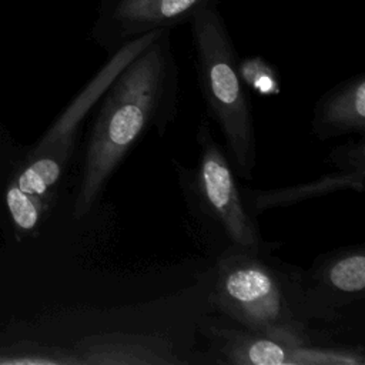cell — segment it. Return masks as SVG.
Listing matches in <instances>:
<instances>
[{"label":"cell","instance_id":"cell-11","mask_svg":"<svg viewBox=\"0 0 365 365\" xmlns=\"http://www.w3.org/2000/svg\"><path fill=\"white\" fill-rule=\"evenodd\" d=\"M66 164L50 154H36L34 161L19 175L17 187L37 197H44L58 181Z\"/></svg>","mask_w":365,"mask_h":365},{"label":"cell","instance_id":"cell-1","mask_svg":"<svg viewBox=\"0 0 365 365\" xmlns=\"http://www.w3.org/2000/svg\"><path fill=\"white\" fill-rule=\"evenodd\" d=\"M98 101L86 143L74 202L76 218L94 207L120 164L151 128L163 134L174 121L178 67L171 29L161 30L115 76Z\"/></svg>","mask_w":365,"mask_h":365},{"label":"cell","instance_id":"cell-13","mask_svg":"<svg viewBox=\"0 0 365 365\" xmlns=\"http://www.w3.org/2000/svg\"><path fill=\"white\" fill-rule=\"evenodd\" d=\"M240 71H241V77L250 78L252 86L261 90V93L274 88V84H275L274 70L262 58L254 57V58L244 60V63L240 64Z\"/></svg>","mask_w":365,"mask_h":365},{"label":"cell","instance_id":"cell-8","mask_svg":"<svg viewBox=\"0 0 365 365\" xmlns=\"http://www.w3.org/2000/svg\"><path fill=\"white\" fill-rule=\"evenodd\" d=\"M312 133L319 140L365 134V74L328 90L314 107Z\"/></svg>","mask_w":365,"mask_h":365},{"label":"cell","instance_id":"cell-6","mask_svg":"<svg viewBox=\"0 0 365 365\" xmlns=\"http://www.w3.org/2000/svg\"><path fill=\"white\" fill-rule=\"evenodd\" d=\"M212 345L222 362L235 365H364V349L294 344L248 329L211 328Z\"/></svg>","mask_w":365,"mask_h":365},{"label":"cell","instance_id":"cell-2","mask_svg":"<svg viewBox=\"0 0 365 365\" xmlns=\"http://www.w3.org/2000/svg\"><path fill=\"white\" fill-rule=\"evenodd\" d=\"M262 251L220 254L210 297L214 308L255 334L311 344V319L332 318L331 309L309 298L299 277L267 261Z\"/></svg>","mask_w":365,"mask_h":365},{"label":"cell","instance_id":"cell-5","mask_svg":"<svg viewBox=\"0 0 365 365\" xmlns=\"http://www.w3.org/2000/svg\"><path fill=\"white\" fill-rule=\"evenodd\" d=\"M222 0H101L91 38L108 54L154 30L190 23Z\"/></svg>","mask_w":365,"mask_h":365},{"label":"cell","instance_id":"cell-10","mask_svg":"<svg viewBox=\"0 0 365 365\" xmlns=\"http://www.w3.org/2000/svg\"><path fill=\"white\" fill-rule=\"evenodd\" d=\"M318 288L336 304H349L361 299L365 291V251L364 247H351L321 258L314 267Z\"/></svg>","mask_w":365,"mask_h":365},{"label":"cell","instance_id":"cell-3","mask_svg":"<svg viewBox=\"0 0 365 365\" xmlns=\"http://www.w3.org/2000/svg\"><path fill=\"white\" fill-rule=\"evenodd\" d=\"M190 29L207 114L222 134L234 173L250 181L257 164L255 124L232 38L218 7L198 11Z\"/></svg>","mask_w":365,"mask_h":365},{"label":"cell","instance_id":"cell-7","mask_svg":"<svg viewBox=\"0 0 365 365\" xmlns=\"http://www.w3.org/2000/svg\"><path fill=\"white\" fill-rule=\"evenodd\" d=\"M83 365H180L173 344L158 335L101 332L77 344Z\"/></svg>","mask_w":365,"mask_h":365},{"label":"cell","instance_id":"cell-9","mask_svg":"<svg viewBox=\"0 0 365 365\" xmlns=\"http://www.w3.org/2000/svg\"><path fill=\"white\" fill-rule=\"evenodd\" d=\"M365 167L341 168L327 173L319 178L308 182H299L294 185L272 188V190H244L242 198L252 215L271 208L291 207L307 200L328 195L341 190H354L356 192L364 191Z\"/></svg>","mask_w":365,"mask_h":365},{"label":"cell","instance_id":"cell-12","mask_svg":"<svg viewBox=\"0 0 365 365\" xmlns=\"http://www.w3.org/2000/svg\"><path fill=\"white\" fill-rule=\"evenodd\" d=\"M6 198L16 225L24 231L36 228L43 212L41 197L27 194L21 191L17 185H13L7 191Z\"/></svg>","mask_w":365,"mask_h":365},{"label":"cell","instance_id":"cell-4","mask_svg":"<svg viewBox=\"0 0 365 365\" xmlns=\"http://www.w3.org/2000/svg\"><path fill=\"white\" fill-rule=\"evenodd\" d=\"M198 164L194 170L178 167L180 184L195 222L205 225L207 238L217 235L224 251L264 247L255 215L248 210L225 150L212 137L207 121L197 130ZM221 252V254H222Z\"/></svg>","mask_w":365,"mask_h":365}]
</instances>
